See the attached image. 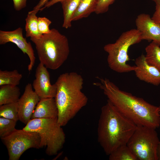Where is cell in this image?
<instances>
[{
	"label": "cell",
	"instance_id": "obj_1",
	"mask_svg": "<svg viewBox=\"0 0 160 160\" xmlns=\"http://www.w3.org/2000/svg\"><path fill=\"white\" fill-rule=\"evenodd\" d=\"M99 80L94 84L99 87L109 100L125 116L137 125L155 129L160 126L159 106L152 105L143 98L120 89L106 78Z\"/></svg>",
	"mask_w": 160,
	"mask_h": 160
},
{
	"label": "cell",
	"instance_id": "obj_2",
	"mask_svg": "<svg viewBox=\"0 0 160 160\" xmlns=\"http://www.w3.org/2000/svg\"><path fill=\"white\" fill-rule=\"evenodd\" d=\"M137 126L108 100L101 108L97 127V140L106 154L127 145Z\"/></svg>",
	"mask_w": 160,
	"mask_h": 160
},
{
	"label": "cell",
	"instance_id": "obj_3",
	"mask_svg": "<svg viewBox=\"0 0 160 160\" xmlns=\"http://www.w3.org/2000/svg\"><path fill=\"white\" fill-rule=\"evenodd\" d=\"M55 84L57 87L55 99L58 111L57 121L63 126L87 105L88 99L82 91L83 79L76 72L62 73Z\"/></svg>",
	"mask_w": 160,
	"mask_h": 160
},
{
	"label": "cell",
	"instance_id": "obj_4",
	"mask_svg": "<svg viewBox=\"0 0 160 160\" xmlns=\"http://www.w3.org/2000/svg\"><path fill=\"white\" fill-rule=\"evenodd\" d=\"M35 44L40 63L47 68H59L67 59L69 52L68 39L55 28L39 38H30Z\"/></svg>",
	"mask_w": 160,
	"mask_h": 160
},
{
	"label": "cell",
	"instance_id": "obj_5",
	"mask_svg": "<svg viewBox=\"0 0 160 160\" xmlns=\"http://www.w3.org/2000/svg\"><path fill=\"white\" fill-rule=\"evenodd\" d=\"M142 40L140 32L133 29L123 33L115 42L105 45L103 49L108 54L107 61L109 68L119 73L134 71L136 66L127 63L130 60L128 51L131 46Z\"/></svg>",
	"mask_w": 160,
	"mask_h": 160
},
{
	"label": "cell",
	"instance_id": "obj_6",
	"mask_svg": "<svg viewBox=\"0 0 160 160\" xmlns=\"http://www.w3.org/2000/svg\"><path fill=\"white\" fill-rule=\"evenodd\" d=\"M57 121L55 119H31L23 129L38 133L41 138L40 148L46 147V153L49 156L57 154L65 141V135Z\"/></svg>",
	"mask_w": 160,
	"mask_h": 160
},
{
	"label": "cell",
	"instance_id": "obj_7",
	"mask_svg": "<svg viewBox=\"0 0 160 160\" xmlns=\"http://www.w3.org/2000/svg\"><path fill=\"white\" fill-rule=\"evenodd\" d=\"M159 142L156 129L137 125L127 145L138 160H158Z\"/></svg>",
	"mask_w": 160,
	"mask_h": 160
},
{
	"label": "cell",
	"instance_id": "obj_8",
	"mask_svg": "<svg viewBox=\"0 0 160 160\" xmlns=\"http://www.w3.org/2000/svg\"><path fill=\"white\" fill-rule=\"evenodd\" d=\"M7 148L9 160H18L30 148H40L41 138L36 132L16 129L9 135L1 138Z\"/></svg>",
	"mask_w": 160,
	"mask_h": 160
},
{
	"label": "cell",
	"instance_id": "obj_9",
	"mask_svg": "<svg viewBox=\"0 0 160 160\" xmlns=\"http://www.w3.org/2000/svg\"><path fill=\"white\" fill-rule=\"evenodd\" d=\"M23 29L19 27L12 31H0V44L11 42L15 44L24 54L28 56L30 63L28 69L31 71L35 63L36 57L34 50L30 42H28L23 36Z\"/></svg>",
	"mask_w": 160,
	"mask_h": 160
},
{
	"label": "cell",
	"instance_id": "obj_10",
	"mask_svg": "<svg viewBox=\"0 0 160 160\" xmlns=\"http://www.w3.org/2000/svg\"><path fill=\"white\" fill-rule=\"evenodd\" d=\"M35 76L32 87L40 98H55L57 93V85L55 83L51 84L47 68L40 63L36 68Z\"/></svg>",
	"mask_w": 160,
	"mask_h": 160
},
{
	"label": "cell",
	"instance_id": "obj_11",
	"mask_svg": "<svg viewBox=\"0 0 160 160\" xmlns=\"http://www.w3.org/2000/svg\"><path fill=\"white\" fill-rule=\"evenodd\" d=\"M40 100L33 90L32 85L28 83L23 95L17 102L19 120L27 124L31 119L35 107Z\"/></svg>",
	"mask_w": 160,
	"mask_h": 160
},
{
	"label": "cell",
	"instance_id": "obj_12",
	"mask_svg": "<svg viewBox=\"0 0 160 160\" xmlns=\"http://www.w3.org/2000/svg\"><path fill=\"white\" fill-rule=\"evenodd\" d=\"M137 29L141 33L142 40L154 41L160 46V25L149 15L142 13L135 20Z\"/></svg>",
	"mask_w": 160,
	"mask_h": 160
},
{
	"label": "cell",
	"instance_id": "obj_13",
	"mask_svg": "<svg viewBox=\"0 0 160 160\" xmlns=\"http://www.w3.org/2000/svg\"><path fill=\"white\" fill-rule=\"evenodd\" d=\"M135 63L134 71L139 79L155 86L160 84V71L147 62L145 55L142 54L136 58Z\"/></svg>",
	"mask_w": 160,
	"mask_h": 160
},
{
	"label": "cell",
	"instance_id": "obj_14",
	"mask_svg": "<svg viewBox=\"0 0 160 160\" xmlns=\"http://www.w3.org/2000/svg\"><path fill=\"white\" fill-rule=\"evenodd\" d=\"M58 111L55 98H42L37 104L31 119H55L58 117Z\"/></svg>",
	"mask_w": 160,
	"mask_h": 160
},
{
	"label": "cell",
	"instance_id": "obj_15",
	"mask_svg": "<svg viewBox=\"0 0 160 160\" xmlns=\"http://www.w3.org/2000/svg\"><path fill=\"white\" fill-rule=\"evenodd\" d=\"M20 94L17 86L4 85L0 87V106L17 102Z\"/></svg>",
	"mask_w": 160,
	"mask_h": 160
},
{
	"label": "cell",
	"instance_id": "obj_16",
	"mask_svg": "<svg viewBox=\"0 0 160 160\" xmlns=\"http://www.w3.org/2000/svg\"><path fill=\"white\" fill-rule=\"evenodd\" d=\"M99 0H81L72 18L76 21L88 17L95 12Z\"/></svg>",
	"mask_w": 160,
	"mask_h": 160
},
{
	"label": "cell",
	"instance_id": "obj_17",
	"mask_svg": "<svg viewBox=\"0 0 160 160\" xmlns=\"http://www.w3.org/2000/svg\"><path fill=\"white\" fill-rule=\"evenodd\" d=\"M81 0H62L60 2L63 9L64 20L63 28L66 29L71 26L73 17Z\"/></svg>",
	"mask_w": 160,
	"mask_h": 160
},
{
	"label": "cell",
	"instance_id": "obj_18",
	"mask_svg": "<svg viewBox=\"0 0 160 160\" xmlns=\"http://www.w3.org/2000/svg\"><path fill=\"white\" fill-rule=\"evenodd\" d=\"M38 11L33 10L28 13L25 19V29L26 37L38 38L42 34H41L38 28V17L36 14Z\"/></svg>",
	"mask_w": 160,
	"mask_h": 160
},
{
	"label": "cell",
	"instance_id": "obj_19",
	"mask_svg": "<svg viewBox=\"0 0 160 160\" xmlns=\"http://www.w3.org/2000/svg\"><path fill=\"white\" fill-rule=\"evenodd\" d=\"M147 62L160 71V46L152 41L145 48Z\"/></svg>",
	"mask_w": 160,
	"mask_h": 160
},
{
	"label": "cell",
	"instance_id": "obj_20",
	"mask_svg": "<svg viewBox=\"0 0 160 160\" xmlns=\"http://www.w3.org/2000/svg\"><path fill=\"white\" fill-rule=\"evenodd\" d=\"M22 77L17 70L12 71L0 70V86L4 85H18Z\"/></svg>",
	"mask_w": 160,
	"mask_h": 160
},
{
	"label": "cell",
	"instance_id": "obj_21",
	"mask_svg": "<svg viewBox=\"0 0 160 160\" xmlns=\"http://www.w3.org/2000/svg\"><path fill=\"white\" fill-rule=\"evenodd\" d=\"M109 156L110 160H138L127 145L119 147Z\"/></svg>",
	"mask_w": 160,
	"mask_h": 160
},
{
	"label": "cell",
	"instance_id": "obj_22",
	"mask_svg": "<svg viewBox=\"0 0 160 160\" xmlns=\"http://www.w3.org/2000/svg\"><path fill=\"white\" fill-rule=\"evenodd\" d=\"M17 102L0 105V117L12 119L16 121L18 120Z\"/></svg>",
	"mask_w": 160,
	"mask_h": 160
},
{
	"label": "cell",
	"instance_id": "obj_23",
	"mask_svg": "<svg viewBox=\"0 0 160 160\" xmlns=\"http://www.w3.org/2000/svg\"><path fill=\"white\" fill-rule=\"evenodd\" d=\"M17 121L4 117L0 118V137L2 138L7 136L14 132Z\"/></svg>",
	"mask_w": 160,
	"mask_h": 160
},
{
	"label": "cell",
	"instance_id": "obj_24",
	"mask_svg": "<svg viewBox=\"0 0 160 160\" xmlns=\"http://www.w3.org/2000/svg\"><path fill=\"white\" fill-rule=\"evenodd\" d=\"M51 23V21L45 17H38V28L39 33L41 34L50 33L51 29H50L49 26Z\"/></svg>",
	"mask_w": 160,
	"mask_h": 160
},
{
	"label": "cell",
	"instance_id": "obj_25",
	"mask_svg": "<svg viewBox=\"0 0 160 160\" xmlns=\"http://www.w3.org/2000/svg\"><path fill=\"white\" fill-rule=\"evenodd\" d=\"M116 0H99L95 12L97 14L105 13L107 12L110 5Z\"/></svg>",
	"mask_w": 160,
	"mask_h": 160
},
{
	"label": "cell",
	"instance_id": "obj_26",
	"mask_svg": "<svg viewBox=\"0 0 160 160\" xmlns=\"http://www.w3.org/2000/svg\"><path fill=\"white\" fill-rule=\"evenodd\" d=\"M155 3V11L151 17L156 23L160 25V0H152Z\"/></svg>",
	"mask_w": 160,
	"mask_h": 160
},
{
	"label": "cell",
	"instance_id": "obj_27",
	"mask_svg": "<svg viewBox=\"0 0 160 160\" xmlns=\"http://www.w3.org/2000/svg\"><path fill=\"white\" fill-rule=\"evenodd\" d=\"M15 9L19 11L25 8L26 6L27 0H12Z\"/></svg>",
	"mask_w": 160,
	"mask_h": 160
},
{
	"label": "cell",
	"instance_id": "obj_28",
	"mask_svg": "<svg viewBox=\"0 0 160 160\" xmlns=\"http://www.w3.org/2000/svg\"><path fill=\"white\" fill-rule=\"evenodd\" d=\"M49 0H40L38 4L33 8L34 10L39 11Z\"/></svg>",
	"mask_w": 160,
	"mask_h": 160
},
{
	"label": "cell",
	"instance_id": "obj_29",
	"mask_svg": "<svg viewBox=\"0 0 160 160\" xmlns=\"http://www.w3.org/2000/svg\"><path fill=\"white\" fill-rule=\"evenodd\" d=\"M62 0H50L47 2L41 8L40 11H41L45 8H48L58 2H60Z\"/></svg>",
	"mask_w": 160,
	"mask_h": 160
},
{
	"label": "cell",
	"instance_id": "obj_30",
	"mask_svg": "<svg viewBox=\"0 0 160 160\" xmlns=\"http://www.w3.org/2000/svg\"><path fill=\"white\" fill-rule=\"evenodd\" d=\"M157 155L158 157V160H160V141L158 147Z\"/></svg>",
	"mask_w": 160,
	"mask_h": 160
},
{
	"label": "cell",
	"instance_id": "obj_31",
	"mask_svg": "<svg viewBox=\"0 0 160 160\" xmlns=\"http://www.w3.org/2000/svg\"><path fill=\"white\" fill-rule=\"evenodd\" d=\"M158 111H159V113L160 115V106H159Z\"/></svg>",
	"mask_w": 160,
	"mask_h": 160
}]
</instances>
